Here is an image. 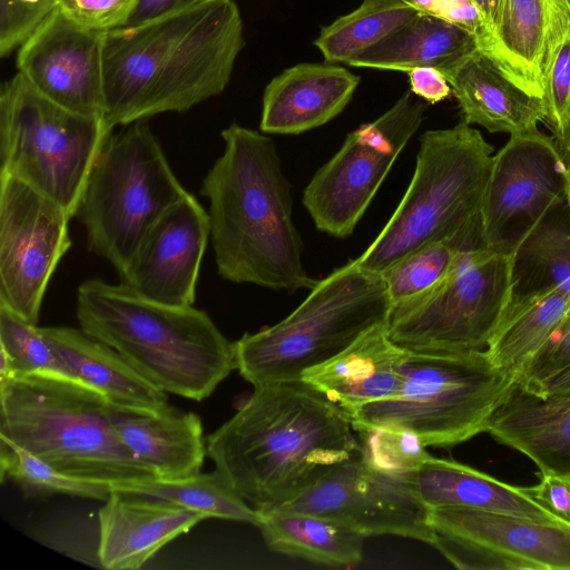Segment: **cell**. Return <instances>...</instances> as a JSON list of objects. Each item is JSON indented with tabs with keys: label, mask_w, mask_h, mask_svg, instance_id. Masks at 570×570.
Here are the masks:
<instances>
[{
	"label": "cell",
	"mask_w": 570,
	"mask_h": 570,
	"mask_svg": "<svg viewBox=\"0 0 570 570\" xmlns=\"http://www.w3.org/2000/svg\"><path fill=\"white\" fill-rule=\"evenodd\" d=\"M244 46L235 0H189L154 20L106 31L104 120L114 129L220 95Z\"/></svg>",
	"instance_id": "1"
},
{
	"label": "cell",
	"mask_w": 570,
	"mask_h": 570,
	"mask_svg": "<svg viewBox=\"0 0 570 570\" xmlns=\"http://www.w3.org/2000/svg\"><path fill=\"white\" fill-rule=\"evenodd\" d=\"M348 416L305 382L255 387L207 438V454L258 511L278 508L360 455Z\"/></svg>",
	"instance_id": "2"
},
{
	"label": "cell",
	"mask_w": 570,
	"mask_h": 570,
	"mask_svg": "<svg viewBox=\"0 0 570 570\" xmlns=\"http://www.w3.org/2000/svg\"><path fill=\"white\" fill-rule=\"evenodd\" d=\"M223 154L205 175L210 240L219 276L274 291L312 289L293 222L291 185L274 141L236 122L222 131Z\"/></svg>",
	"instance_id": "3"
},
{
	"label": "cell",
	"mask_w": 570,
	"mask_h": 570,
	"mask_svg": "<svg viewBox=\"0 0 570 570\" xmlns=\"http://www.w3.org/2000/svg\"><path fill=\"white\" fill-rule=\"evenodd\" d=\"M76 316L82 331L166 393L202 401L236 368L234 343L194 305L157 303L121 283L89 278L77 289Z\"/></svg>",
	"instance_id": "4"
},
{
	"label": "cell",
	"mask_w": 570,
	"mask_h": 570,
	"mask_svg": "<svg viewBox=\"0 0 570 570\" xmlns=\"http://www.w3.org/2000/svg\"><path fill=\"white\" fill-rule=\"evenodd\" d=\"M110 402L83 382L32 373L0 382V436L56 470L112 488L158 479L121 442Z\"/></svg>",
	"instance_id": "5"
},
{
	"label": "cell",
	"mask_w": 570,
	"mask_h": 570,
	"mask_svg": "<svg viewBox=\"0 0 570 570\" xmlns=\"http://www.w3.org/2000/svg\"><path fill=\"white\" fill-rule=\"evenodd\" d=\"M492 153L481 132L463 120L425 131L404 196L355 263L382 274L430 243L449 240L460 250L484 246L481 208Z\"/></svg>",
	"instance_id": "6"
},
{
	"label": "cell",
	"mask_w": 570,
	"mask_h": 570,
	"mask_svg": "<svg viewBox=\"0 0 570 570\" xmlns=\"http://www.w3.org/2000/svg\"><path fill=\"white\" fill-rule=\"evenodd\" d=\"M392 306L382 274L353 259L317 281L283 321L234 342L236 370L254 387L301 381L307 370L386 324Z\"/></svg>",
	"instance_id": "7"
},
{
	"label": "cell",
	"mask_w": 570,
	"mask_h": 570,
	"mask_svg": "<svg viewBox=\"0 0 570 570\" xmlns=\"http://www.w3.org/2000/svg\"><path fill=\"white\" fill-rule=\"evenodd\" d=\"M401 384L386 399L352 415V426L406 430L425 446L450 448L487 432L491 416L515 384L485 350L416 352L405 348Z\"/></svg>",
	"instance_id": "8"
},
{
	"label": "cell",
	"mask_w": 570,
	"mask_h": 570,
	"mask_svg": "<svg viewBox=\"0 0 570 570\" xmlns=\"http://www.w3.org/2000/svg\"><path fill=\"white\" fill-rule=\"evenodd\" d=\"M187 193L150 126L139 120L106 140L75 217L88 249L120 276L149 228Z\"/></svg>",
	"instance_id": "9"
},
{
	"label": "cell",
	"mask_w": 570,
	"mask_h": 570,
	"mask_svg": "<svg viewBox=\"0 0 570 570\" xmlns=\"http://www.w3.org/2000/svg\"><path fill=\"white\" fill-rule=\"evenodd\" d=\"M112 129L69 111L17 72L0 89V174L37 189L75 217L90 170Z\"/></svg>",
	"instance_id": "10"
},
{
	"label": "cell",
	"mask_w": 570,
	"mask_h": 570,
	"mask_svg": "<svg viewBox=\"0 0 570 570\" xmlns=\"http://www.w3.org/2000/svg\"><path fill=\"white\" fill-rule=\"evenodd\" d=\"M510 254L488 247L461 250L431 289L392 306L387 332L416 352L484 350L510 295Z\"/></svg>",
	"instance_id": "11"
},
{
	"label": "cell",
	"mask_w": 570,
	"mask_h": 570,
	"mask_svg": "<svg viewBox=\"0 0 570 570\" xmlns=\"http://www.w3.org/2000/svg\"><path fill=\"white\" fill-rule=\"evenodd\" d=\"M426 105L404 92L377 119L351 131L338 151L312 177L303 205L316 228L350 236L392 165L424 119Z\"/></svg>",
	"instance_id": "12"
},
{
	"label": "cell",
	"mask_w": 570,
	"mask_h": 570,
	"mask_svg": "<svg viewBox=\"0 0 570 570\" xmlns=\"http://www.w3.org/2000/svg\"><path fill=\"white\" fill-rule=\"evenodd\" d=\"M70 218L37 189L0 174V307L32 325L51 276L71 246Z\"/></svg>",
	"instance_id": "13"
},
{
	"label": "cell",
	"mask_w": 570,
	"mask_h": 570,
	"mask_svg": "<svg viewBox=\"0 0 570 570\" xmlns=\"http://www.w3.org/2000/svg\"><path fill=\"white\" fill-rule=\"evenodd\" d=\"M413 473L385 472L358 455L275 509L334 519L365 537L392 534L433 546L436 533L429 523L430 509L415 490Z\"/></svg>",
	"instance_id": "14"
},
{
	"label": "cell",
	"mask_w": 570,
	"mask_h": 570,
	"mask_svg": "<svg viewBox=\"0 0 570 570\" xmlns=\"http://www.w3.org/2000/svg\"><path fill=\"white\" fill-rule=\"evenodd\" d=\"M566 200L556 139L538 128L511 135L492 157L481 208L484 246L510 254L532 224Z\"/></svg>",
	"instance_id": "15"
},
{
	"label": "cell",
	"mask_w": 570,
	"mask_h": 570,
	"mask_svg": "<svg viewBox=\"0 0 570 570\" xmlns=\"http://www.w3.org/2000/svg\"><path fill=\"white\" fill-rule=\"evenodd\" d=\"M105 33L77 26L55 7L18 48V73L51 102L104 118Z\"/></svg>",
	"instance_id": "16"
},
{
	"label": "cell",
	"mask_w": 570,
	"mask_h": 570,
	"mask_svg": "<svg viewBox=\"0 0 570 570\" xmlns=\"http://www.w3.org/2000/svg\"><path fill=\"white\" fill-rule=\"evenodd\" d=\"M209 238L208 213L187 193L149 228L119 283L149 301L193 306Z\"/></svg>",
	"instance_id": "17"
},
{
	"label": "cell",
	"mask_w": 570,
	"mask_h": 570,
	"mask_svg": "<svg viewBox=\"0 0 570 570\" xmlns=\"http://www.w3.org/2000/svg\"><path fill=\"white\" fill-rule=\"evenodd\" d=\"M204 519L173 502L114 489L98 513V561L110 570L139 569Z\"/></svg>",
	"instance_id": "18"
},
{
	"label": "cell",
	"mask_w": 570,
	"mask_h": 570,
	"mask_svg": "<svg viewBox=\"0 0 570 570\" xmlns=\"http://www.w3.org/2000/svg\"><path fill=\"white\" fill-rule=\"evenodd\" d=\"M358 82L360 77L334 63L295 65L266 86L259 128L298 135L321 127L344 110Z\"/></svg>",
	"instance_id": "19"
},
{
	"label": "cell",
	"mask_w": 570,
	"mask_h": 570,
	"mask_svg": "<svg viewBox=\"0 0 570 570\" xmlns=\"http://www.w3.org/2000/svg\"><path fill=\"white\" fill-rule=\"evenodd\" d=\"M435 533L469 540L531 563L570 570V527L468 508L430 509Z\"/></svg>",
	"instance_id": "20"
},
{
	"label": "cell",
	"mask_w": 570,
	"mask_h": 570,
	"mask_svg": "<svg viewBox=\"0 0 570 570\" xmlns=\"http://www.w3.org/2000/svg\"><path fill=\"white\" fill-rule=\"evenodd\" d=\"M404 353L405 348L391 340L387 323L381 324L333 358L304 372L302 381L350 417L360 407L397 392Z\"/></svg>",
	"instance_id": "21"
},
{
	"label": "cell",
	"mask_w": 570,
	"mask_h": 570,
	"mask_svg": "<svg viewBox=\"0 0 570 570\" xmlns=\"http://www.w3.org/2000/svg\"><path fill=\"white\" fill-rule=\"evenodd\" d=\"M441 73L468 125L511 136L538 128L547 119L544 100L519 88L480 49Z\"/></svg>",
	"instance_id": "22"
},
{
	"label": "cell",
	"mask_w": 570,
	"mask_h": 570,
	"mask_svg": "<svg viewBox=\"0 0 570 570\" xmlns=\"http://www.w3.org/2000/svg\"><path fill=\"white\" fill-rule=\"evenodd\" d=\"M112 426L121 442L158 479H178L200 472L207 446L200 417L169 406L161 412L110 402Z\"/></svg>",
	"instance_id": "23"
},
{
	"label": "cell",
	"mask_w": 570,
	"mask_h": 570,
	"mask_svg": "<svg viewBox=\"0 0 570 570\" xmlns=\"http://www.w3.org/2000/svg\"><path fill=\"white\" fill-rule=\"evenodd\" d=\"M487 432L528 456L540 473L570 475V395L541 397L514 384Z\"/></svg>",
	"instance_id": "24"
},
{
	"label": "cell",
	"mask_w": 570,
	"mask_h": 570,
	"mask_svg": "<svg viewBox=\"0 0 570 570\" xmlns=\"http://www.w3.org/2000/svg\"><path fill=\"white\" fill-rule=\"evenodd\" d=\"M71 377L114 404L149 412L168 409L167 393L140 374L120 353L80 327H39Z\"/></svg>",
	"instance_id": "25"
},
{
	"label": "cell",
	"mask_w": 570,
	"mask_h": 570,
	"mask_svg": "<svg viewBox=\"0 0 570 570\" xmlns=\"http://www.w3.org/2000/svg\"><path fill=\"white\" fill-rule=\"evenodd\" d=\"M413 482L429 509L468 508L564 524L535 502L525 488L453 460L430 456L413 473Z\"/></svg>",
	"instance_id": "26"
},
{
	"label": "cell",
	"mask_w": 570,
	"mask_h": 570,
	"mask_svg": "<svg viewBox=\"0 0 570 570\" xmlns=\"http://www.w3.org/2000/svg\"><path fill=\"white\" fill-rule=\"evenodd\" d=\"M547 29L548 0H500L490 36L480 48L507 78L541 99Z\"/></svg>",
	"instance_id": "27"
},
{
	"label": "cell",
	"mask_w": 570,
	"mask_h": 570,
	"mask_svg": "<svg viewBox=\"0 0 570 570\" xmlns=\"http://www.w3.org/2000/svg\"><path fill=\"white\" fill-rule=\"evenodd\" d=\"M479 49L473 35L440 17L419 13L348 66L410 71L432 67L440 72Z\"/></svg>",
	"instance_id": "28"
},
{
	"label": "cell",
	"mask_w": 570,
	"mask_h": 570,
	"mask_svg": "<svg viewBox=\"0 0 570 570\" xmlns=\"http://www.w3.org/2000/svg\"><path fill=\"white\" fill-rule=\"evenodd\" d=\"M510 295L517 299L559 289L570 294V204L551 208L510 253Z\"/></svg>",
	"instance_id": "29"
},
{
	"label": "cell",
	"mask_w": 570,
	"mask_h": 570,
	"mask_svg": "<svg viewBox=\"0 0 570 570\" xmlns=\"http://www.w3.org/2000/svg\"><path fill=\"white\" fill-rule=\"evenodd\" d=\"M259 512L257 528L275 552L328 567H354L363 558L365 535L343 522L281 509Z\"/></svg>",
	"instance_id": "30"
},
{
	"label": "cell",
	"mask_w": 570,
	"mask_h": 570,
	"mask_svg": "<svg viewBox=\"0 0 570 570\" xmlns=\"http://www.w3.org/2000/svg\"><path fill=\"white\" fill-rule=\"evenodd\" d=\"M570 315V294L554 289L508 299L485 352L513 376Z\"/></svg>",
	"instance_id": "31"
},
{
	"label": "cell",
	"mask_w": 570,
	"mask_h": 570,
	"mask_svg": "<svg viewBox=\"0 0 570 570\" xmlns=\"http://www.w3.org/2000/svg\"><path fill=\"white\" fill-rule=\"evenodd\" d=\"M419 13L401 0H363L357 9L324 27L314 45L327 62L348 65Z\"/></svg>",
	"instance_id": "32"
},
{
	"label": "cell",
	"mask_w": 570,
	"mask_h": 570,
	"mask_svg": "<svg viewBox=\"0 0 570 570\" xmlns=\"http://www.w3.org/2000/svg\"><path fill=\"white\" fill-rule=\"evenodd\" d=\"M115 490L161 499L199 512L205 518H218L258 525L261 512L244 501L215 469L178 479H155Z\"/></svg>",
	"instance_id": "33"
},
{
	"label": "cell",
	"mask_w": 570,
	"mask_h": 570,
	"mask_svg": "<svg viewBox=\"0 0 570 570\" xmlns=\"http://www.w3.org/2000/svg\"><path fill=\"white\" fill-rule=\"evenodd\" d=\"M543 100L554 139L570 116V0H548V29L542 58Z\"/></svg>",
	"instance_id": "34"
},
{
	"label": "cell",
	"mask_w": 570,
	"mask_h": 570,
	"mask_svg": "<svg viewBox=\"0 0 570 570\" xmlns=\"http://www.w3.org/2000/svg\"><path fill=\"white\" fill-rule=\"evenodd\" d=\"M0 441L1 481L8 478L28 497L68 494L106 501L114 490L110 484L65 474L11 441L1 436Z\"/></svg>",
	"instance_id": "35"
},
{
	"label": "cell",
	"mask_w": 570,
	"mask_h": 570,
	"mask_svg": "<svg viewBox=\"0 0 570 570\" xmlns=\"http://www.w3.org/2000/svg\"><path fill=\"white\" fill-rule=\"evenodd\" d=\"M461 250L449 240L426 244L406 254L383 273L392 304L426 293L451 269Z\"/></svg>",
	"instance_id": "36"
},
{
	"label": "cell",
	"mask_w": 570,
	"mask_h": 570,
	"mask_svg": "<svg viewBox=\"0 0 570 570\" xmlns=\"http://www.w3.org/2000/svg\"><path fill=\"white\" fill-rule=\"evenodd\" d=\"M360 458L371 466L407 475L431 455L413 432L399 429L355 425Z\"/></svg>",
	"instance_id": "37"
},
{
	"label": "cell",
	"mask_w": 570,
	"mask_h": 570,
	"mask_svg": "<svg viewBox=\"0 0 570 570\" xmlns=\"http://www.w3.org/2000/svg\"><path fill=\"white\" fill-rule=\"evenodd\" d=\"M0 348L11 358L14 376L51 373L71 377L39 327L4 307H0Z\"/></svg>",
	"instance_id": "38"
},
{
	"label": "cell",
	"mask_w": 570,
	"mask_h": 570,
	"mask_svg": "<svg viewBox=\"0 0 570 570\" xmlns=\"http://www.w3.org/2000/svg\"><path fill=\"white\" fill-rule=\"evenodd\" d=\"M55 8V0H0V56L18 49Z\"/></svg>",
	"instance_id": "39"
},
{
	"label": "cell",
	"mask_w": 570,
	"mask_h": 570,
	"mask_svg": "<svg viewBox=\"0 0 570 570\" xmlns=\"http://www.w3.org/2000/svg\"><path fill=\"white\" fill-rule=\"evenodd\" d=\"M433 547L458 569L535 570L524 560L451 535L436 533Z\"/></svg>",
	"instance_id": "40"
},
{
	"label": "cell",
	"mask_w": 570,
	"mask_h": 570,
	"mask_svg": "<svg viewBox=\"0 0 570 570\" xmlns=\"http://www.w3.org/2000/svg\"><path fill=\"white\" fill-rule=\"evenodd\" d=\"M570 366V315L551 336L520 366L514 375L518 386L529 390Z\"/></svg>",
	"instance_id": "41"
},
{
	"label": "cell",
	"mask_w": 570,
	"mask_h": 570,
	"mask_svg": "<svg viewBox=\"0 0 570 570\" xmlns=\"http://www.w3.org/2000/svg\"><path fill=\"white\" fill-rule=\"evenodd\" d=\"M137 0H55V7L77 26L96 31L122 27Z\"/></svg>",
	"instance_id": "42"
},
{
	"label": "cell",
	"mask_w": 570,
	"mask_h": 570,
	"mask_svg": "<svg viewBox=\"0 0 570 570\" xmlns=\"http://www.w3.org/2000/svg\"><path fill=\"white\" fill-rule=\"evenodd\" d=\"M525 489L535 502L570 527V475L541 473L540 482Z\"/></svg>",
	"instance_id": "43"
},
{
	"label": "cell",
	"mask_w": 570,
	"mask_h": 570,
	"mask_svg": "<svg viewBox=\"0 0 570 570\" xmlns=\"http://www.w3.org/2000/svg\"><path fill=\"white\" fill-rule=\"evenodd\" d=\"M412 94L429 104H436L450 96L451 87L435 68L419 67L407 71Z\"/></svg>",
	"instance_id": "44"
},
{
	"label": "cell",
	"mask_w": 570,
	"mask_h": 570,
	"mask_svg": "<svg viewBox=\"0 0 570 570\" xmlns=\"http://www.w3.org/2000/svg\"><path fill=\"white\" fill-rule=\"evenodd\" d=\"M188 1L189 0H137L127 22L122 27L137 26L154 20L176 10Z\"/></svg>",
	"instance_id": "45"
},
{
	"label": "cell",
	"mask_w": 570,
	"mask_h": 570,
	"mask_svg": "<svg viewBox=\"0 0 570 570\" xmlns=\"http://www.w3.org/2000/svg\"><path fill=\"white\" fill-rule=\"evenodd\" d=\"M525 391L541 397L570 395V366Z\"/></svg>",
	"instance_id": "46"
},
{
	"label": "cell",
	"mask_w": 570,
	"mask_h": 570,
	"mask_svg": "<svg viewBox=\"0 0 570 570\" xmlns=\"http://www.w3.org/2000/svg\"><path fill=\"white\" fill-rule=\"evenodd\" d=\"M556 142L564 165L566 178L568 180L570 179V116L563 134L556 139Z\"/></svg>",
	"instance_id": "47"
},
{
	"label": "cell",
	"mask_w": 570,
	"mask_h": 570,
	"mask_svg": "<svg viewBox=\"0 0 570 570\" xmlns=\"http://www.w3.org/2000/svg\"><path fill=\"white\" fill-rule=\"evenodd\" d=\"M483 14L485 22L491 32L494 23L495 14L499 8L500 0H472ZM490 36V33H489ZM489 38V37H488ZM488 40V39H487ZM485 43V42H484Z\"/></svg>",
	"instance_id": "48"
},
{
	"label": "cell",
	"mask_w": 570,
	"mask_h": 570,
	"mask_svg": "<svg viewBox=\"0 0 570 570\" xmlns=\"http://www.w3.org/2000/svg\"><path fill=\"white\" fill-rule=\"evenodd\" d=\"M420 13L434 14L442 0H401Z\"/></svg>",
	"instance_id": "49"
},
{
	"label": "cell",
	"mask_w": 570,
	"mask_h": 570,
	"mask_svg": "<svg viewBox=\"0 0 570 570\" xmlns=\"http://www.w3.org/2000/svg\"><path fill=\"white\" fill-rule=\"evenodd\" d=\"M567 199L570 204V179L567 180Z\"/></svg>",
	"instance_id": "50"
}]
</instances>
